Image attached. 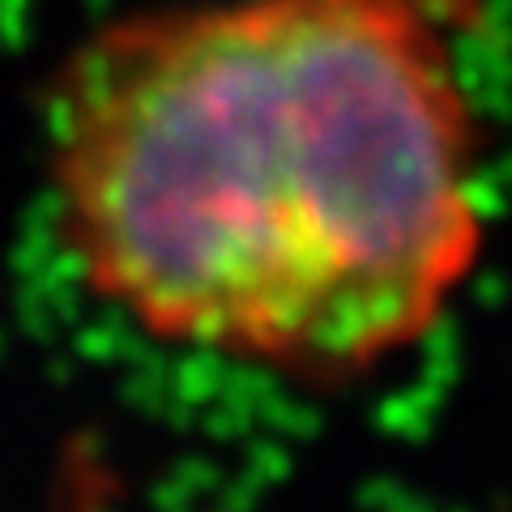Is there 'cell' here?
<instances>
[{
    "label": "cell",
    "mask_w": 512,
    "mask_h": 512,
    "mask_svg": "<svg viewBox=\"0 0 512 512\" xmlns=\"http://www.w3.org/2000/svg\"><path fill=\"white\" fill-rule=\"evenodd\" d=\"M470 0H175L73 43L47 214L124 325L299 384L410 355L487 244Z\"/></svg>",
    "instance_id": "1"
}]
</instances>
